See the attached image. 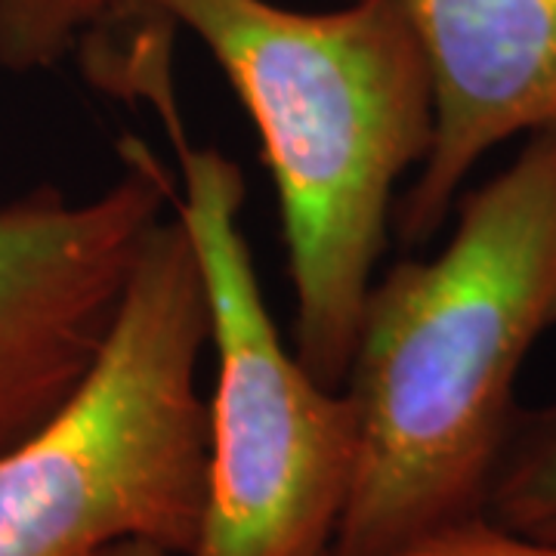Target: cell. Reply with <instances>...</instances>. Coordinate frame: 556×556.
Returning <instances> with one entry per match:
<instances>
[{
    "label": "cell",
    "mask_w": 556,
    "mask_h": 556,
    "mask_svg": "<svg viewBox=\"0 0 556 556\" xmlns=\"http://www.w3.org/2000/svg\"><path fill=\"white\" fill-rule=\"evenodd\" d=\"M170 142L182 174L174 207L199 254L217 353L207 507L189 556H325L356 473L353 402L278 338L241 232L239 164L186 134Z\"/></svg>",
    "instance_id": "obj_4"
},
{
    "label": "cell",
    "mask_w": 556,
    "mask_h": 556,
    "mask_svg": "<svg viewBox=\"0 0 556 556\" xmlns=\"http://www.w3.org/2000/svg\"><path fill=\"white\" fill-rule=\"evenodd\" d=\"M485 517L514 532L556 538V396L519 408L485 497Z\"/></svg>",
    "instance_id": "obj_7"
},
{
    "label": "cell",
    "mask_w": 556,
    "mask_h": 556,
    "mask_svg": "<svg viewBox=\"0 0 556 556\" xmlns=\"http://www.w3.org/2000/svg\"><path fill=\"white\" fill-rule=\"evenodd\" d=\"M90 556H170L159 544H149V541H115L109 547H102L97 554Z\"/></svg>",
    "instance_id": "obj_10"
},
{
    "label": "cell",
    "mask_w": 556,
    "mask_h": 556,
    "mask_svg": "<svg viewBox=\"0 0 556 556\" xmlns=\"http://www.w3.org/2000/svg\"><path fill=\"white\" fill-rule=\"evenodd\" d=\"M402 556H556V538L514 532L479 514L424 535Z\"/></svg>",
    "instance_id": "obj_9"
},
{
    "label": "cell",
    "mask_w": 556,
    "mask_h": 556,
    "mask_svg": "<svg viewBox=\"0 0 556 556\" xmlns=\"http://www.w3.org/2000/svg\"><path fill=\"white\" fill-rule=\"evenodd\" d=\"M146 0H0V68H50Z\"/></svg>",
    "instance_id": "obj_8"
},
{
    "label": "cell",
    "mask_w": 556,
    "mask_h": 556,
    "mask_svg": "<svg viewBox=\"0 0 556 556\" xmlns=\"http://www.w3.org/2000/svg\"><path fill=\"white\" fill-rule=\"evenodd\" d=\"M217 60L276 182L298 358L346 383L399 179L433 139V90L396 0L298 13L273 0H149Z\"/></svg>",
    "instance_id": "obj_2"
},
{
    "label": "cell",
    "mask_w": 556,
    "mask_h": 556,
    "mask_svg": "<svg viewBox=\"0 0 556 556\" xmlns=\"http://www.w3.org/2000/svg\"><path fill=\"white\" fill-rule=\"evenodd\" d=\"M433 90V139L396 204L402 244L452 217L460 189L501 142L556 127V0H396Z\"/></svg>",
    "instance_id": "obj_6"
},
{
    "label": "cell",
    "mask_w": 556,
    "mask_h": 556,
    "mask_svg": "<svg viewBox=\"0 0 556 556\" xmlns=\"http://www.w3.org/2000/svg\"><path fill=\"white\" fill-rule=\"evenodd\" d=\"M207 346L204 276L174 207L142 244L90 371L0 452V556H90L115 541L192 554L211 467Z\"/></svg>",
    "instance_id": "obj_3"
},
{
    "label": "cell",
    "mask_w": 556,
    "mask_h": 556,
    "mask_svg": "<svg viewBox=\"0 0 556 556\" xmlns=\"http://www.w3.org/2000/svg\"><path fill=\"white\" fill-rule=\"evenodd\" d=\"M442 251L375 278L346 383L353 489L325 556H402L485 514L517 380L556 328V127L455 204Z\"/></svg>",
    "instance_id": "obj_1"
},
{
    "label": "cell",
    "mask_w": 556,
    "mask_h": 556,
    "mask_svg": "<svg viewBox=\"0 0 556 556\" xmlns=\"http://www.w3.org/2000/svg\"><path fill=\"white\" fill-rule=\"evenodd\" d=\"M97 199L35 189L0 207V452L28 437L78 387L109 338L149 232L177 186L137 137Z\"/></svg>",
    "instance_id": "obj_5"
}]
</instances>
